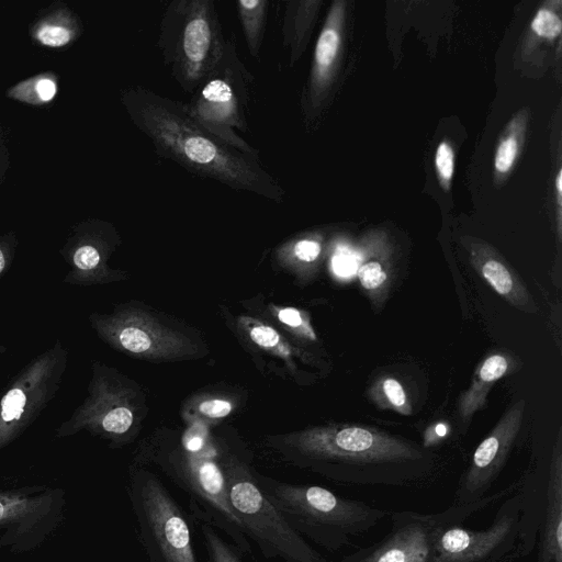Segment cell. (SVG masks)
Masks as SVG:
<instances>
[{
	"mask_svg": "<svg viewBox=\"0 0 562 562\" xmlns=\"http://www.w3.org/2000/svg\"><path fill=\"white\" fill-rule=\"evenodd\" d=\"M121 100L133 124L149 138L160 157L233 190L277 203L284 201V188L260 158L233 148L206 131L187 113L182 101L139 85L125 89Z\"/></svg>",
	"mask_w": 562,
	"mask_h": 562,
	"instance_id": "obj_1",
	"label": "cell"
},
{
	"mask_svg": "<svg viewBox=\"0 0 562 562\" xmlns=\"http://www.w3.org/2000/svg\"><path fill=\"white\" fill-rule=\"evenodd\" d=\"M289 446L296 464L340 484L413 485L428 479L435 465L415 442L358 425L310 431Z\"/></svg>",
	"mask_w": 562,
	"mask_h": 562,
	"instance_id": "obj_2",
	"label": "cell"
},
{
	"mask_svg": "<svg viewBox=\"0 0 562 562\" xmlns=\"http://www.w3.org/2000/svg\"><path fill=\"white\" fill-rule=\"evenodd\" d=\"M259 487L285 521L303 538L329 551L349 546L390 512L327 487L281 482L255 474Z\"/></svg>",
	"mask_w": 562,
	"mask_h": 562,
	"instance_id": "obj_3",
	"label": "cell"
},
{
	"mask_svg": "<svg viewBox=\"0 0 562 562\" xmlns=\"http://www.w3.org/2000/svg\"><path fill=\"white\" fill-rule=\"evenodd\" d=\"M226 37L214 0H172L165 8L157 47L178 86L192 93L220 60Z\"/></svg>",
	"mask_w": 562,
	"mask_h": 562,
	"instance_id": "obj_4",
	"label": "cell"
},
{
	"mask_svg": "<svg viewBox=\"0 0 562 562\" xmlns=\"http://www.w3.org/2000/svg\"><path fill=\"white\" fill-rule=\"evenodd\" d=\"M254 79L238 56L237 40L232 32L226 37L220 60L183 106L196 123L218 139L259 158V150L238 133H248L247 110Z\"/></svg>",
	"mask_w": 562,
	"mask_h": 562,
	"instance_id": "obj_5",
	"label": "cell"
},
{
	"mask_svg": "<svg viewBox=\"0 0 562 562\" xmlns=\"http://www.w3.org/2000/svg\"><path fill=\"white\" fill-rule=\"evenodd\" d=\"M126 490L148 562H201L187 514L156 475L134 470Z\"/></svg>",
	"mask_w": 562,
	"mask_h": 562,
	"instance_id": "obj_6",
	"label": "cell"
},
{
	"mask_svg": "<svg viewBox=\"0 0 562 562\" xmlns=\"http://www.w3.org/2000/svg\"><path fill=\"white\" fill-rule=\"evenodd\" d=\"M231 506L266 559L283 562H327L305 538L285 521L259 487L255 473L240 461L223 467Z\"/></svg>",
	"mask_w": 562,
	"mask_h": 562,
	"instance_id": "obj_7",
	"label": "cell"
},
{
	"mask_svg": "<svg viewBox=\"0 0 562 562\" xmlns=\"http://www.w3.org/2000/svg\"><path fill=\"white\" fill-rule=\"evenodd\" d=\"M517 483L490 493L477 502L451 505L438 513L390 512L391 528L375 543L337 561L327 562H434L438 532L448 525L464 522L474 514L507 497Z\"/></svg>",
	"mask_w": 562,
	"mask_h": 562,
	"instance_id": "obj_8",
	"label": "cell"
},
{
	"mask_svg": "<svg viewBox=\"0 0 562 562\" xmlns=\"http://www.w3.org/2000/svg\"><path fill=\"white\" fill-rule=\"evenodd\" d=\"M67 361L68 351L56 339L10 381L0 395V450L21 437L54 398Z\"/></svg>",
	"mask_w": 562,
	"mask_h": 562,
	"instance_id": "obj_9",
	"label": "cell"
},
{
	"mask_svg": "<svg viewBox=\"0 0 562 562\" xmlns=\"http://www.w3.org/2000/svg\"><path fill=\"white\" fill-rule=\"evenodd\" d=\"M64 495L44 485L0 491V550L23 553L42 544L63 521Z\"/></svg>",
	"mask_w": 562,
	"mask_h": 562,
	"instance_id": "obj_10",
	"label": "cell"
},
{
	"mask_svg": "<svg viewBox=\"0 0 562 562\" xmlns=\"http://www.w3.org/2000/svg\"><path fill=\"white\" fill-rule=\"evenodd\" d=\"M520 516L516 488L505 497L488 527L471 529L457 522L442 528L436 537L434 562H502L518 544Z\"/></svg>",
	"mask_w": 562,
	"mask_h": 562,
	"instance_id": "obj_11",
	"label": "cell"
},
{
	"mask_svg": "<svg viewBox=\"0 0 562 562\" xmlns=\"http://www.w3.org/2000/svg\"><path fill=\"white\" fill-rule=\"evenodd\" d=\"M524 411V400L513 404L475 448L459 480L453 505L477 502L490 494L518 437Z\"/></svg>",
	"mask_w": 562,
	"mask_h": 562,
	"instance_id": "obj_12",
	"label": "cell"
},
{
	"mask_svg": "<svg viewBox=\"0 0 562 562\" xmlns=\"http://www.w3.org/2000/svg\"><path fill=\"white\" fill-rule=\"evenodd\" d=\"M105 250L103 225H79L60 250L69 268L63 282L70 285H90L102 281L106 272Z\"/></svg>",
	"mask_w": 562,
	"mask_h": 562,
	"instance_id": "obj_13",
	"label": "cell"
},
{
	"mask_svg": "<svg viewBox=\"0 0 562 562\" xmlns=\"http://www.w3.org/2000/svg\"><path fill=\"white\" fill-rule=\"evenodd\" d=\"M537 562H562V445L553 447L546 504L538 531Z\"/></svg>",
	"mask_w": 562,
	"mask_h": 562,
	"instance_id": "obj_14",
	"label": "cell"
},
{
	"mask_svg": "<svg viewBox=\"0 0 562 562\" xmlns=\"http://www.w3.org/2000/svg\"><path fill=\"white\" fill-rule=\"evenodd\" d=\"M471 261L477 273L507 303L524 312L538 311L520 277L502 258L492 251H472Z\"/></svg>",
	"mask_w": 562,
	"mask_h": 562,
	"instance_id": "obj_15",
	"label": "cell"
},
{
	"mask_svg": "<svg viewBox=\"0 0 562 562\" xmlns=\"http://www.w3.org/2000/svg\"><path fill=\"white\" fill-rule=\"evenodd\" d=\"M510 367L509 359L501 353L487 357L476 369L470 386L461 394L458 403L462 423L467 425L473 414L482 409L493 384L504 376Z\"/></svg>",
	"mask_w": 562,
	"mask_h": 562,
	"instance_id": "obj_16",
	"label": "cell"
},
{
	"mask_svg": "<svg viewBox=\"0 0 562 562\" xmlns=\"http://www.w3.org/2000/svg\"><path fill=\"white\" fill-rule=\"evenodd\" d=\"M283 4L282 44L288 50V64L293 66L307 44L310 27L318 2L288 0Z\"/></svg>",
	"mask_w": 562,
	"mask_h": 562,
	"instance_id": "obj_17",
	"label": "cell"
},
{
	"mask_svg": "<svg viewBox=\"0 0 562 562\" xmlns=\"http://www.w3.org/2000/svg\"><path fill=\"white\" fill-rule=\"evenodd\" d=\"M81 30L77 16L59 8L41 18L33 27V37L47 47H63L76 40Z\"/></svg>",
	"mask_w": 562,
	"mask_h": 562,
	"instance_id": "obj_18",
	"label": "cell"
},
{
	"mask_svg": "<svg viewBox=\"0 0 562 562\" xmlns=\"http://www.w3.org/2000/svg\"><path fill=\"white\" fill-rule=\"evenodd\" d=\"M237 16L249 54L260 60L261 46L268 20V0L236 1Z\"/></svg>",
	"mask_w": 562,
	"mask_h": 562,
	"instance_id": "obj_19",
	"label": "cell"
},
{
	"mask_svg": "<svg viewBox=\"0 0 562 562\" xmlns=\"http://www.w3.org/2000/svg\"><path fill=\"white\" fill-rule=\"evenodd\" d=\"M209 562H243L241 554L207 522L196 520Z\"/></svg>",
	"mask_w": 562,
	"mask_h": 562,
	"instance_id": "obj_20",
	"label": "cell"
},
{
	"mask_svg": "<svg viewBox=\"0 0 562 562\" xmlns=\"http://www.w3.org/2000/svg\"><path fill=\"white\" fill-rule=\"evenodd\" d=\"M57 92V82L53 77L38 76L34 79L21 82L11 89V98H15L32 104H43L52 101Z\"/></svg>",
	"mask_w": 562,
	"mask_h": 562,
	"instance_id": "obj_21",
	"label": "cell"
},
{
	"mask_svg": "<svg viewBox=\"0 0 562 562\" xmlns=\"http://www.w3.org/2000/svg\"><path fill=\"white\" fill-rule=\"evenodd\" d=\"M531 30L540 37L555 38L562 30L560 18L548 9H540L531 22Z\"/></svg>",
	"mask_w": 562,
	"mask_h": 562,
	"instance_id": "obj_22",
	"label": "cell"
},
{
	"mask_svg": "<svg viewBox=\"0 0 562 562\" xmlns=\"http://www.w3.org/2000/svg\"><path fill=\"white\" fill-rule=\"evenodd\" d=\"M382 392L394 409L405 415L411 413L406 393L397 380L393 378L384 379L382 381Z\"/></svg>",
	"mask_w": 562,
	"mask_h": 562,
	"instance_id": "obj_23",
	"label": "cell"
},
{
	"mask_svg": "<svg viewBox=\"0 0 562 562\" xmlns=\"http://www.w3.org/2000/svg\"><path fill=\"white\" fill-rule=\"evenodd\" d=\"M517 150V140L514 137L504 139L495 155V169L502 173L507 172L515 161Z\"/></svg>",
	"mask_w": 562,
	"mask_h": 562,
	"instance_id": "obj_24",
	"label": "cell"
},
{
	"mask_svg": "<svg viewBox=\"0 0 562 562\" xmlns=\"http://www.w3.org/2000/svg\"><path fill=\"white\" fill-rule=\"evenodd\" d=\"M436 168L439 176L449 181L453 175L454 157L450 145L446 142L439 144L436 151Z\"/></svg>",
	"mask_w": 562,
	"mask_h": 562,
	"instance_id": "obj_25",
	"label": "cell"
},
{
	"mask_svg": "<svg viewBox=\"0 0 562 562\" xmlns=\"http://www.w3.org/2000/svg\"><path fill=\"white\" fill-rule=\"evenodd\" d=\"M293 255L296 259L304 262L315 261L322 251L321 244L311 238H302L293 245Z\"/></svg>",
	"mask_w": 562,
	"mask_h": 562,
	"instance_id": "obj_26",
	"label": "cell"
},
{
	"mask_svg": "<svg viewBox=\"0 0 562 562\" xmlns=\"http://www.w3.org/2000/svg\"><path fill=\"white\" fill-rule=\"evenodd\" d=\"M15 246L16 239L14 235L8 234L0 236V280L12 265Z\"/></svg>",
	"mask_w": 562,
	"mask_h": 562,
	"instance_id": "obj_27",
	"label": "cell"
},
{
	"mask_svg": "<svg viewBox=\"0 0 562 562\" xmlns=\"http://www.w3.org/2000/svg\"><path fill=\"white\" fill-rule=\"evenodd\" d=\"M250 338L262 347H273L279 342V334L269 326L260 325L250 330Z\"/></svg>",
	"mask_w": 562,
	"mask_h": 562,
	"instance_id": "obj_28",
	"label": "cell"
},
{
	"mask_svg": "<svg viewBox=\"0 0 562 562\" xmlns=\"http://www.w3.org/2000/svg\"><path fill=\"white\" fill-rule=\"evenodd\" d=\"M199 409L212 418L227 416L232 411V404L224 400H209L200 404Z\"/></svg>",
	"mask_w": 562,
	"mask_h": 562,
	"instance_id": "obj_29",
	"label": "cell"
},
{
	"mask_svg": "<svg viewBox=\"0 0 562 562\" xmlns=\"http://www.w3.org/2000/svg\"><path fill=\"white\" fill-rule=\"evenodd\" d=\"M333 269L340 277H349L357 271V261L347 254H337L333 258Z\"/></svg>",
	"mask_w": 562,
	"mask_h": 562,
	"instance_id": "obj_30",
	"label": "cell"
},
{
	"mask_svg": "<svg viewBox=\"0 0 562 562\" xmlns=\"http://www.w3.org/2000/svg\"><path fill=\"white\" fill-rule=\"evenodd\" d=\"M279 319L291 327H297L302 324L303 319L300 312L295 308H283L278 314Z\"/></svg>",
	"mask_w": 562,
	"mask_h": 562,
	"instance_id": "obj_31",
	"label": "cell"
},
{
	"mask_svg": "<svg viewBox=\"0 0 562 562\" xmlns=\"http://www.w3.org/2000/svg\"><path fill=\"white\" fill-rule=\"evenodd\" d=\"M448 432V428L443 424H438L435 427V434L437 437H445Z\"/></svg>",
	"mask_w": 562,
	"mask_h": 562,
	"instance_id": "obj_32",
	"label": "cell"
},
{
	"mask_svg": "<svg viewBox=\"0 0 562 562\" xmlns=\"http://www.w3.org/2000/svg\"><path fill=\"white\" fill-rule=\"evenodd\" d=\"M555 187H557L558 195H559V200H560V196L562 193V172H561V170L559 171V173L555 178Z\"/></svg>",
	"mask_w": 562,
	"mask_h": 562,
	"instance_id": "obj_33",
	"label": "cell"
},
{
	"mask_svg": "<svg viewBox=\"0 0 562 562\" xmlns=\"http://www.w3.org/2000/svg\"><path fill=\"white\" fill-rule=\"evenodd\" d=\"M7 351V347L4 345H0V355Z\"/></svg>",
	"mask_w": 562,
	"mask_h": 562,
	"instance_id": "obj_34",
	"label": "cell"
}]
</instances>
